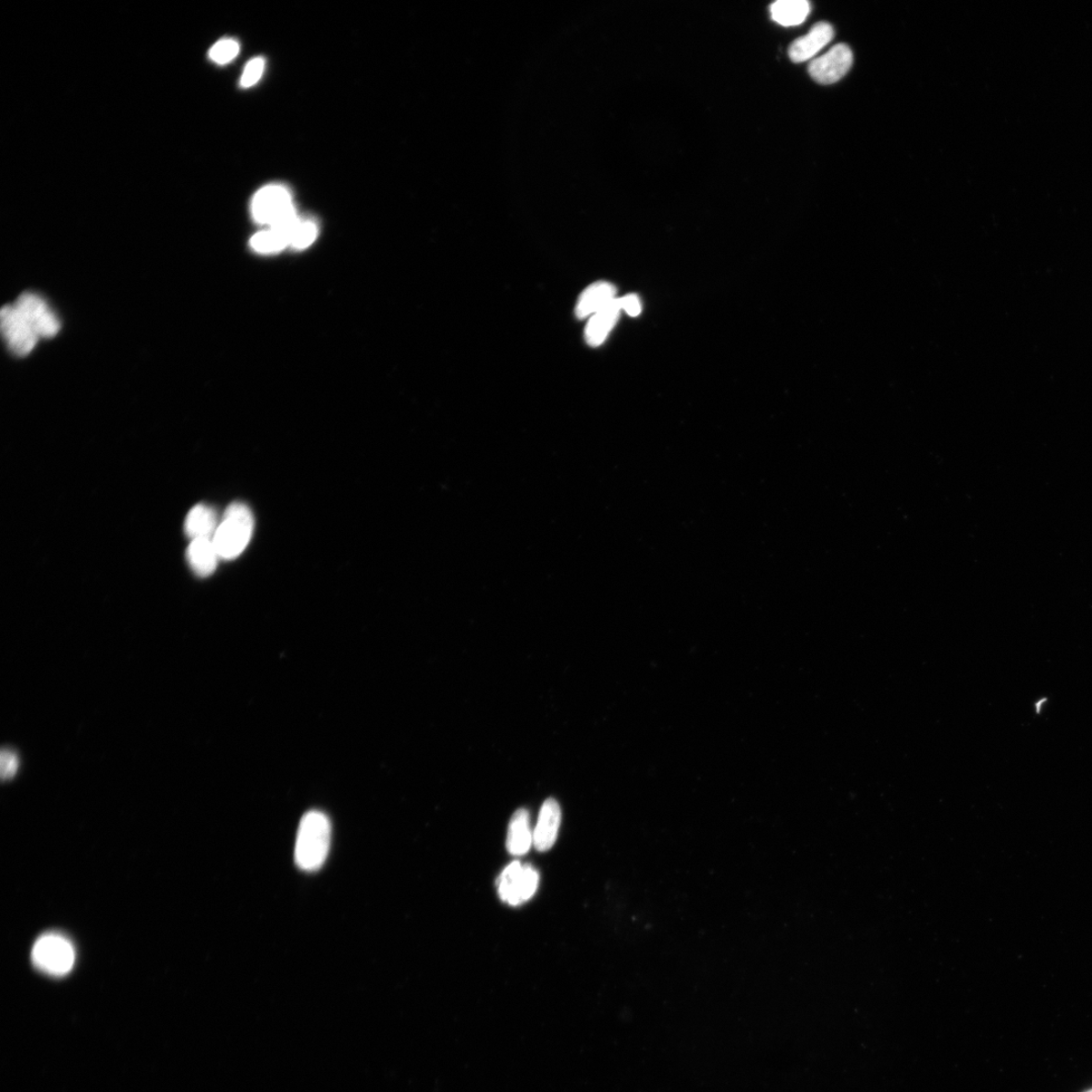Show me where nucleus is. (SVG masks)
I'll list each match as a JSON object with an SVG mask.
<instances>
[{
    "instance_id": "nucleus-1",
    "label": "nucleus",
    "mask_w": 1092,
    "mask_h": 1092,
    "mask_svg": "<svg viewBox=\"0 0 1092 1092\" xmlns=\"http://www.w3.org/2000/svg\"><path fill=\"white\" fill-rule=\"evenodd\" d=\"M330 818L321 811H308L303 816L297 830L295 848L297 866L306 872L317 871L324 865L330 854Z\"/></svg>"
},
{
    "instance_id": "nucleus-2",
    "label": "nucleus",
    "mask_w": 1092,
    "mask_h": 1092,
    "mask_svg": "<svg viewBox=\"0 0 1092 1092\" xmlns=\"http://www.w3.org/2000/svg\"><path fill=\"white\" fill-rule=\"evenodd\" d=\"M254 529L253 511L239 502L231 504L212 537L220 557L233 559L243 554L253 537Z\"/></svg>"
},
{
    "instance_id": "nucleus-3",
    "label": "nucleus",
    "mask_w": 1092,
    "mask_h": 1092,
    "mask_svg": "<svg viewBox=\"0 0 1092 1092\" xmlns=\"http://www.w3.org/2000/svg\"><path fill=\"white\" fill-rule=\"evenodd\" d=\"M75 956L72 943L64 935L55 933L38 937L32 951L36 968L54 978H62L72 970Z\"/></svg>"
},
{
    "instance_id": "nucleus-4",
    "label": "nucleus",
    "mask_w": 1092,
    "mask_h": 1092,
    "mask_svg": "<svg viewBox=\"0 0 1092 1092\" xmlns=\"http://www.w3.org/2000/svg\"><path fill=\"white\" fill-rule=\"evenodd\" d=\"M253 215L259 224L275 227L297 218L292 193L282 185L261 189L253 200Z\"/></svg>"
},
{
    "instance_id": "nucleus-5",
    "label": "nucleus",
    "mask_w": 1092,
    "mask_h": 1092,
    "mask_svg": "<svg viewBox=\"0 0 1092 1092\" xmlns=\"http://www.w3.org/2000/svg\"><path fill=\"white\" fill-rule=\"evenodd\" d=\"M539 884V875L530 865L511 863L500 875L497 885L501 900L510 905H520L533 897Z\"/></svg>"
},
{
    "instance_id": "nucleus-6",
    "label": "nucleus",
    "mask_w": 1092,
    "mask_h": 1092,
    "mask_svg": "<svg viewBox=\"0 0 1092 1092\" xmlns=\"http://www.w3.org/2000/svg\"><path fill=\"white\" fill-rule=\"evenodd\" d=\"M0 319H2L3 336L9 350L19 356L31 353L40 338L16 306H5L0 313Z\"/></svg>"
},
{
    "instance_id": "nucleus-7",
    "label": "nucleus",
    "mask_w": 1092,
    "mask_h": 1092,
    "mask_svg": "<svg viewBox=\"0 0 1092 1092\" xmlns=\"http://www.w3.org/2000/svg\"><path fill=\"white\" fill-rule=\"evenodd\" d=\"M853 61L850 48L846 44H838L825 55L811 61L808 72L811 79L819 84H833L843 79Z\"/></svg>"
},
{
    "instance_id": "nucleus-8",
    "label": "nucleus",
    "mask_w": 1092,
    "mask_h": 1092,
    "mask_svg": "<svg viewBox=\"0 0 1092 1092\" xmlns=\"http://www.w3.org/2000/svg\"><path fill=\"white\" fill-rule=\"evenodd\" d=\"M14 305L32 326L38 338H52L60 331L59 319L40 296L25 293L18 297Z\"/></svg>"
},
{
    "instance_id": "nucleus-9",
    "label": "nucleus",
    "mask_w": 1092,
    "mask_h": 1092,
    "mask_svg": "<svg viewBox=\"0 0 1092 1092\" xmlns=\"http://www.w3.org/2000/svg\"><path fill=\"white\" fill-rule=\"evenodd\" d=\"M835 37L832 25L820 22L804 37L796 38L789 47L788 55L795 63L805 62L816 55Z\"/></svg>"
},
{
    "instance_id": "nucleus-10",
    "label": "nucleus",
    "mask_w": 1092,
    "mask_h": 1092,
    "mask_svg": "<svg viewBox=\"0 0 1092 1092\" xmlns=\"http://www.w3.org/2000/svg\"><path fill=\"white\" fill-rule=\"evenodd\" d=\"M562 820V811L555 799H547L540 809L534 830V845L539 852H546L556 843Z\"/></svg>"
},
{
    "instance_id": "nucleus-11",
    "label": "nucleus",
    "mask_w": 1092,
    "mask_h": 1092,
    "mask_svg": "<svg viewBox=\"0 0 1092 1092\" xmlns=\"http://www.w3.org/2000/svg\"><path fill=\"white\" fill-rule=\"evenodd\" d=\"M187 557L192 571L200 577H208L214 573L221 558L212 538L191 540Z\"/></svg>"
},
{
    "instance_id": "nucleus-12",
    "label": "nucleus",
    "mask_w": 1092,
    "mask_h": 1092,
    "mask_svg": "<svg viewBox=\"0 0 1092 1092\" xmlns=\"http://www.w3.org/2000/svg\"><path fill=\"white\" fill-rule=\"evenodd\" d=\"M615 295L616 288L611 284L599 282L589 286L578 298L576 307L577 317L578 319H585L589 316H594L603 310L609 304H611L616 298Z\"/></svg>"
},
{
    "instance_id": "nucleus-13",
    "label": "nucleus",
    "mask_w": 1092,
    "mask_h": 1092,
    "mask_svg": "<svg viewBox=\"0 0 1092 1092\" xmlns=\"http://www.w3.org/2000/svg\"><path fill=\"white\" fill-rule=\"evenodd\" d=\"M621 311L620 298H615L611 304L589 319L585 332L586 341L589 346L597 347L605 341L617 323Z\"/></svg>"
},
{
    "instance_id": "nucleus-14",
    "label": "nucleus",
    "mask_w": 1092,
    "mask_h": 1092,
    "mask_svg": "<svg viewBox=\"0 0 1092 1092\" xmlns=\"http://www.w3.org/2000/svg\"><path fill=\"white\" fill-rule=\"evenodd\" d=\"M533 844L534 833L531 832L529 815L527 810L519 809L510 820L506 843L508 852L514 856H524Z\"/></svg>"
},
{
    "instance_id": "nucleus-15",
    "label": "nucleus",
    "mask_w": 1092,
    "mask_h": 1092,
    "mask_svg": "<svg viewBox=\"0 0 1092 1092\" xmlns=\"http://www.w3.org/2000/svg\"><path fill=\"white\" fill-rule=\"evenodd\" d=\"M220 521L216 511L205 504L193 507L186 519V534L193 539L214 537Z\"/></svg>"
},
{
    "instance_id": "nucleus-16",
    "label": "nucleus",
    "mask_w": 1092,
    "mask_h": 1092,
    "mask_svg": "<svg viewBox=\"0 0 1092 1092\" xmlns=\"http://www.w3.org/2000/svg\"><path fill=\"white\" fill-rule=\"evenodd\" d=\"M773 21L783 27H795L804 23L810 13L806 0H779L770 6Z\"/></svg>"
},
{
    "instance_id": "nucleus-17",
    "label": "nucleus",
    "mask_w": 1092,
    "mask_h": 1092,
    "mask_svg": "<svg viewBox=\"0 0 1092 1092\" xmlns=\"http://www.w3.org/2000/svg\"><path fill=\"white\" fill-rule=\"evenodd\" d=\"M250 244L256 253L276 254L291 244V234L282 229L269 228V230L259 232L254 235L251 239Z\"/></svg>"
},
{
    "instance_id": "nucleus-18",
    "label": "nucleus",
    "mask_w": 1092,
    "mask_h": 1092,
    "mask_svg": "<svg viewBox=\"0 0 1092 1092\" xmlns=\"http://www.w3.org/2000/svg\"><path fill=\"white\" fill-rule=\"evenodd\" d=\"M318 236V226L312 220L299 219L291 234V245L297 250L312 245Z\"/></svg>"
},
{
    "instance_id": "nucleus-19",
    "label": "nucleus",
    "mask_w": 1092,
    "mask_h": 1092,
    "mask_svg": "<svg viewBox=\"0 0 1092 1092\" xmlns=\"http://www.w3.org/2000/svg\"><path fill=\"white\" fill-rule=\"evenodd\" d=\"M240 50L237 41L233 38H224L211 48L209 57L211 61L224 65L236 58Z\"/></svg>"
},
{
    "instance_id": "nucleus-20",
    "label": "nucleus",
    "mask_w": 1092,
    "mask_h": 1092,
    "mask_svg": "<svg viewBox=\"0 0 1092 1092\" xmlns=\"http://www.w3.org/2000/svg\"><path fill=\"white\" fill-rule=\"evenodd\" d=\"M265 65V61L264 58L257 57L254 58V60H251L245 67L243 77H241V86L244 87V89H248V87L254 86L255 83H257V81L260 80V77L263 76Z\"/></svg>"
},
{
    "instance_id": "nucleus-21",
    "label": "nucleus",
    "mask_w": 1092,
    "mask_h": 1092,
    "mask_svg": "<svg viewBox=\"0 0 1092 1092\" xmlns=\"http://www.w3.org/2000/svg\"><path fill=\"white\" fill-rule=\"evenodd\" d=\"M2 777L3 780H9L15 777L18 769V759L16 753L12 751L5 750L2 752Z\"/></svg>"
},
{
    "instance_id": "nucleus-22",
    "label": "nucleus",
    "mask_w": 1092,
    "mask_h": 1092,
    "mask_svg": "<svg viewBox=\"0 0 1092 1092\" xmlns=\"http://www.w3.org/2000/svg\"><path fill=\"white\" fill-rule=\"evenodd\" d=\"M622 310H624L628 315L636 317L642 312L641 299L636 295H627L620 298Z\"/></svg>"
},
{
    "instance_id": "nucleus-23",
    "label": "nucleus",
    "mask_w": 1092,
    "mask_h": 1092,
    "mask_svg": "<svg viewBox=\"0 0 1092 1092\" xmlns=\"http://www.w3.org/2000/svg\"><path fill=\"white\" fill-rule=\"evenodd\" d=\"M1088 1092H1092V1090H1090V1091H1088Z\"/></svg>"
}]
</instances>
